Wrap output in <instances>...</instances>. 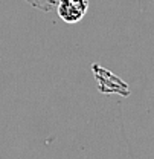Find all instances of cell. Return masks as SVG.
<instances>
[{
  "label": "cell",
  "instance_id": "cell-1",
  "mask_svg": "<svg viewBox=\"0 0 154 159\" xmlns=\"http://www.w3.org/2000/svg\"><path fill=\"white\" fill-rule=\"evenodd\" d=\"M89 8L87 0H58L57 12L63 21L73 25L81 21Z\"/></svg>",
  "mask_w": 154,
  "mask_h": 159
},
{
  "label": "cell",
  "instance_id": "cell-2",
  "mask_svg": "<svg viewBox=\"0 0 154 159\" xmlns=\"http://www.w3.org/2000/svg\"><path fill=\"white\" fill-rule=\"evenodd\" d=\"M26 2H29V3H32L34 6H37L40 9H44V11H49L55 3H57L58 0H26Z\"/></svg>",
  "mask_w": 154,
  "mask_h": 159
}]
</instances>
